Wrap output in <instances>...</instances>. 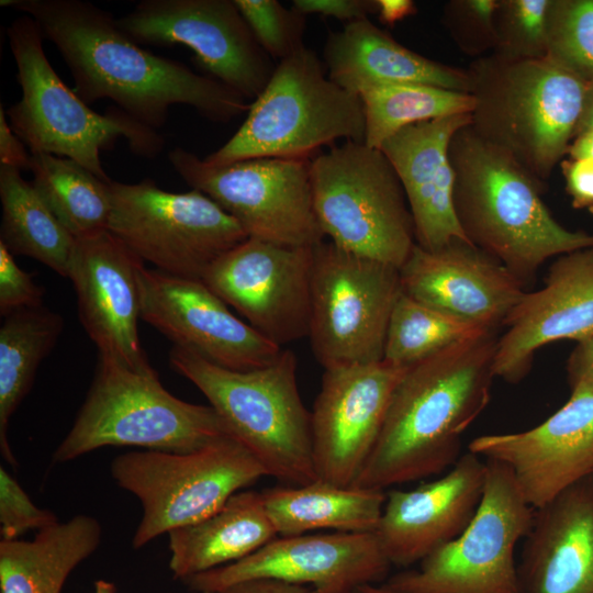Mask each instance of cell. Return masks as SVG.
I'll list each match as a JSON object with an SVG mask.
<instances>
[{"label":"cell","instance_id":"cell-1","mask_svg":"<svg viewBox=\"0 0 593 593\" xmlns=\"http://www.w3.org/2000/svg\"><path fill=\"white\" fill-rule=\"evenodd\" d=\"M32 18L66 61L87 104L110 99L137 122L157 130L175 104L213 122L248 111L247 99L217 79L142 48L114 16L81 0H2Z\"/></svg>","mask_w":593,"mask_h":593},{"label":"cell","instance_id":"cell-20","mask_svg":"<svg viewBox=\"0 0 593 593\" xmlns=\"http://www.w3.org/2000/svg\"><path fill=\"white\" fill-rule=\"evenodd\" d=\"M468 450L506 466L525 501L537 510L593 474V393L573 390L539 425L478 436Z\"/></svg>","mask_w":593,"mask_h":593},{"label":"cell","instance_id":"cell-23","mask_svg":"<svg viewBox=\"0 0 593 593\" xmlns=\"http://www.w3.org/2000/svg\"><path fill=\"white\" fill-rule=\"evenodd\" d=\"M401 290L427 305L488 329H499L525 284L466 240L427 250L417 244L399 269Z\"/></svg>","mask_w":593,"mask_h":593},{"label":"cell","instance_id":"cell-11","mask_svg":"<svg viewBox=\"0 0 593 593\" xmlns=\"http://www.w3.org/2000/svg\"><path fill=\"white\" fill-rule=\"evenodd\" d=\"M108 231L157 270L201 280L223 254L248 238L242 226L203 192L163 190L150 178L109 182Z\"/></svg>","mask_w":593,"mask_h":593},{"label":"cell","instance_id":"cell-22","mask_svg":"<svg viewBox=\"0 0 593 593\" xmlns=\"http://www.w3.org/2000/svg\"><path fill=\"white\" fill-rule=\"evenodd\" d=\"M493 361L495 378L518 383L535 354L558 340L593 334V247L555 258L541 288L526 292L505 320Z\"/></svg>","mask_w":593,"mask_h":593},{"label":"cell","instance_id":"cell-33","mask_svg":"<svg viewBox=\"0 0 593 593\" xmlns=\"http://www.w3.org/2000/svg\"><path fill=\"white\" fill-rule=\"evenodd\" d=\"M29 169L37 194L76 238L108 230L109 182L69 158L31 154Z\"/></svg>","mask_w":593,"mask_h":593},{"label":"cell","instance_id":"cell-21","mask_svg":"<svg viewBox=\"0 0 593 593\" xmlns=\"http://www.w3.org/2000/svg\"><path fill=\"white\" fill-rule=\"evenodd\" d=\"M143 264L107 230L76 239L67 276L77 294L81 324L99 356L137 370L153 368L138 335L137 275Z\"/></svg>","mask_w":593,"mask_h":593},{"label":"cell","instance_id":"cell-44","mask_svg":"<svg viewBox=\"0 0 593 593\" xmlns=\"http://www.w3.org/2000/svg\"><path fill=\"white\" fill-rule=\"evenodd\" d=\"M567 374L571 391L593 393V334L578 342L567 360Z\"/></svg>","mask_w":593,"mask_h":593},{"label":"cell","instance_id":"cell-49","mask_svg":"<svg viewBox=\"0 0 593 593\" xmlns=\"http://www.w3.org/2000/svg\"><path fill=\"white\" fill-rule=\"evenodd\" d=\"M585 131H593V83H589L575 135Z\"/></svg>","mask_w":593,"mask_h":593},{"label":"cell","instance_id":"cell-35","mask_svg":"<svg viewBox=\"0 0 593 593\" xmlns=\"http://www.w3.org/2000/svg\"><path fill=\"white\" fill-rule=\"evenodd\" d=\"M488 328L399 294L389 320L383 361L409 368Z\"/></svg>","mask_w":593,"mask_h":593},{"label":"cell","instance_id":"cell-45","mask_svg":"<svg viewBox=\"0 0 593 593\" xmlns=\"http://www.w3.org/2000/svg\"><path fill=\"white\" fill-rule=\"evenodd\" d=\"M31 155L24 143L13 132L5 118L3 108L0 109V165L18 169L29 168Z\"/></svg>","mask_w":593,"mask_h":593},{"label":"cell","instance_id":"cell-5","mask_svg":"<svg viewBox=\"0 0 593 593\" xmlns=\"http://www.w3.org/2000/svg\"><path fill=\"white\" fill-rule=\"evenodd\" d=\"M169 361L203 393L267 475L291 486L318 480L311 412L300 395L293 351L282 349L270 365L249 371L220 367L176 346Z\"/></svg>","mask_w":593,"mask_h":593},{"label":"cell","instance_id":"cell-48","mask_svg":"<svg viewBox=\"0 0 593 593\" xmlns=\"http://www.w3.org/2000/svg\"><path fill=\"white\" fill-rule=\"evenodd\" d=\"M567 155L568 158L593 161V131L577 134L569 145Z\"/></svg>","mask_w":593,"mask_h":593},{"label":"cell","instance_id":"cell-36","mask_svg":"<svg viewBox=\"0 0 593 593\" xmlns=\"http://www.w3.org/2000/svg\"><path fill=\"white\" fill-rule=\"evenodd\" d=\"M546 58L593 83V0H551Z\"/></svg>","mask_w":593,"mask_h":593},{"label":"cell","instance_id":"cell-24","mask_svg":"<svg viewBox=\"0 0 593 593\" xmlns=\"http://www.w3.org/2000/svg\"><path fill=\"white\" fill-rule=\"evenodd\" d=\"M485 474V460L468 450L439 478L387 493L376 534L390 563H418L459 536L478 510Z\"/></svg>","mask_w":593,"mask_h":593},{"label":"cell","instance_id":"cell-32","mask_svg":"<svg viewBox=\"0 0 593 593\" xmlns=\"http://www.w3.org/2000/svg\"><path fill=\"white\" fill-rule=\"evenodd\" d=\"M0 243L67 278L76 238L61 225L20 169L0 165Z\"/></svg>","mask_w":593,"mask_h":593},{"label":"cell","instance_id":"cell-51","mask_svg":"<svg viewBox=\"0 0 593 593\" xmlns=\"http://www.w3.org/2000/svg\"><path fill=\"white\" fill-rule=\"evenodd\" d=\"M116 589L112 582L98 580L94 583V593H115Z\"/></svg>","mask_w":593,"mask_h":593},{"label":"cell","instance_id":"cell-6","mask_svg":"<svg viewBox=\"0 0 593 593\" xmlns=\"http://www.w3.org/2000/svg\"><path fill=\"white\" fill-rule=\"evenodd\" d=\"M21 99L7 110L10 126L31 154H51L80 164L104 181L101 152L123 137L131 150L152 158L164 148V137L121 110L94 112L55 72L43 49V35L29 15L7 29Z\"/></svg>","mask_w":593,"mask_h":593},{"label":"cell","instance_id":"cell-15","mask_svg":"<svg viewBox=\"0 0 593 593\" xmlns=\"http://www.w3.org/2000/svg\"><path fill=\"white\" fill-rule=\"evenodd\" d=\"M118 24L137 44L189 47L211 77L247 100L276 67L234 0H143Z\"/></svg>","mask_w":593,"mask_h":593},{"label":"cell","instance_id":"cell-9","mask_svg":"<svg viewBox=\"0 0 593 593\" xmlns=\"http://www.w3.org/2000/svg\"><path fill=\"white\" fill-rule=\"evenodd\" d=\"M313 205L335 246L400 269L416 245L412 213L379 148L345 141L311 158Z\"/></svg>","mask_w":593,"mask_h":593},{"label":"cell","instance_id":"cell-8","mask_svg":"<svg viewBox=\"0 0 593 593\" xmlns=\"http://www.w3.org/2000/svg\"><path fill=\"white\" fill-rule=\"evenodd\" d=\"M360 97L334 81L317 54L301 47L279 61L237 132L204 158L211 166L261 158H311L337 139L365 141Z\"/></svg>","mask_w":593,"mask_h":593},{"label":"cell","instance_id":"cell-31","mask_svg":"<svg viewBox=\"0 0 593 593\" xmlns=\"http://www.w3.org/2000/svg\"><path fill=\"white\" fill-rule=\"evenodd\" d=\"M64 320L44 305L4 317L0 327V448L4 460L16 466L8 441V425L29 393L36 371L56 345Z\"/></svg>","mask_w":593,"mask_h":593},{"label":"cell","instance_id":"cell-52","mask_svg":"<svg viewBox=\"0 0 593 593\" xmlns=\"http://www.w3.org/2000/svg\"><path fill=\"white\" fill-rule=\"evenodd\" d=\"M197 593H215V592H210V591H199Z\"/></svg>","mask_w":593,"mask_h":593},{"label":"cell","instance_id":"cell-28","mask_svg":"<svg viewBox=\"0 0 593 593\" xmlns=\"http://www.w3.org/2000/svg\"><path fill=\"white\" fill-rule=\"evenodd\" d=\"M276 537L261 492L242 490L205 518L168 533L169 568L184 581L236 562Z\"/></svg>","mask_w":593,"mask_h":593},{"label":"cell","instance_id":"cell-19","mask_svg":"<svg viewBox=\"0 0 593 593\" xmlns=\"http://www.w3.org/2000/svg\"><path fill=\"white\" fill-rule=\"evenodd\" d=\"M406 369L383 360L324 369L311 412L313 459L320 480L355 485Z\"/></svg>","mask_w":593,"mask_h":593},{"label":"cell","instance_id":"cell-14","mask_svg":"<svg viewBox=\"0 0 593 593\" xmlns=\"http://www.w3.org/2000/svg\"><path fill=\"white\" fill-rule=\"evenodd\" d=\"M168 158L191 189L217 203L248 237L294 247L324 240L313 205L311 158L261 157L211 166L181 147Z\"/></svg>","mask_w":593,"mask_h":593},{"label":"cell","instance_id":"cell-29","mask_svg":"<svg viewBox=\"0 0 593 593\" xmlns=\"http://www.w3.org/2000/svg\"><path fill=\"white\" fill-rule=\"evenodd\" d=\"M101 537L98 519L80 514L38 530L32 540H1V593H60L68 575L96 551Z\"/></svg>","mask_w":593,"mask_h":593},{"label":"cell","instance_id":"cell-12","mask_svg":"<svg viewBox=\"0 0 593 593\" xmlns=\"http://www.w3.org/2000/svg\"><path fill=\"white\" fill-rule=\"evenodd\" d=\"M484 460V489L469 525L416 569L393 575L388 586L401 593H519L515 549L535 510L506 466Z\"/></svg>","mask_w":593,"mask_h":593},{"label":"cell","instance_id":"cell-43","mask_svg":"<svg viewBox=\"0 0 593 593\" xmlns=\"http://www.w3.org/2000/svg\"><path fill=\"white\" fill-rule=\"evenodd\" d=\"M559 165L573 208L585 209L593 214V161L567 158Z\"/></svg>","mask_w":593,"mask_h":593},{"label":"cell","instance_id":"cell-41","mask_svg":"<svg viewBox=\"0 0 593 593\" xmlns=\"http://www.w3.org/2000/svg\"><path fill=\"white\" fill-rule=\"evenodd\" d=\"M44 289L35 283L32 273L24 271L14 256L0 243V314L43 305Z\"/></svg>","mask_w":593,"mask_h":593},{"label":"cell","instance_id":"cell-30","mask_svg":"<svg viewBox=\"0 0 593 593\" xmlns=\"http://www.w3.org/2000/svg\"><path fill=\"white\" fill-rule=\"evenodd\" d=\"M261 494L278 536L317 529L374 533L387 500L381 490L339 486L320 479L304 485L276 486Z\"/></svg>","mask_w":593,"mask_h":593},{"label":"cell","instance_id":"cell-38","mask_svg":"<svg viewBox=\"0 0 593 593\" xmlns=\"http://www.w3.org/2000/svg\"><path fill=\"white\" fill-rule=\"evenodd\" d=\"M261 48L278 63L303 44L305 15L277 0H234Z\"/></svg>","mask_w":593,"mask_h":593},{"label":"cell","instance_id":"cell-13","mask_svg":"<svg viewBox=\"0 0 593 593\" xmlns=\"http://www.w3.org/2000/svg\"><path fill=\"white\" fill-rule=\"evenodd\" d=\"M400 293L398 268L329 240L314 246L307 337L320 365L329 369L381 361Z\"/></svg>","mask_w":593,"mask_h":593},{"label":"cell","instance_id":"cell-40","mask_svg":"<svg viewBox=\"0 0 593 593\" xmlns=\"http://www.w3.org/2000/svg\"><path fill=\"white\" fill-rule=\"evenodd\" d=\"M57 516L37 507L19 482L0 467V534L2 540H16L27 530H42L58 523Z\"/></svg>","mask_w":593,"mask_h":593},{"label":"cell","instance_id":"cell-3","mask_svg":"<svg viewBox=\"0 0 593 593\" xmlns=\"http://www.w3.org/2000/svg\"><path fill=\"white\" fill-rule=\"evenodd\" d=\"M454 206L468 240L525 286L549 259L593 247V234L571 231L545 204V184L469 125L449 145Z\"/></svg>","mask_w":593,"mask_h":593},{"label":"cell","instance_id":"cell-25","mask_svg":"<svg viewBox=\"0 0 593 593\" xmlns=\"http://www.w3.org/2000/svg\"><path fill=\"white\" fill-rule=\"evenodd\" d=\"M470 123L471 115L466 113L411 124L379 148L400 179L416 244L424 249H438L454 240L469 242L455 212L449 145L454 135Z\"/></svg>","mask_w":593,"mask_h":593},{"label":"cell","instance_id":"cell-4","mask_svg":"<svg viewBox=\"0 0 593 593\" xmlns=\"http://www.w3.org/2000/svg\"><path fill=\"white\" fill-rule=\"evenodd\" d=\"M467 72L470 126L545 184L575 135L589 83L547 58L493 53L475 58Z\"/></svg>","mask_w":593,"mask_h":593},{"label":"cell","instance_id":"cell-2","mask_svg":"<svg viewBox=\"0 0 593 593\" xmlns=\"http://www.w3.org/2000/svg\"><path fill=\"white\" fill-rule=\"evenodd\" d=\"M499 329L457 343L409 367L355 488H387L446 472L461 436L486 407Z\"/></svg>","mask_w":593,"mask_h":593},{"label":"cell","instance_id":"cell-18","mask_svg":"<svg viewBox=\"0 0 593 593\" xmlns=\"http://www.w3.org/2000/svg\"><path fill=\"white\" fill-rule=\"evenodd\" d=\"M137 282L141 318L176 347L237 371L266 367L282 350L234 315L202 280L146 269L143 264Z\"/></svg>","mask_w":593,"mask_h":593},{"label":"cell","instance_id":"cell-39","mask_svg":"<svg viewBox=\"0 0 593 593\" xmlns=\"http://www.w3.org/2000/svg\"><path fill=\"white\" fill-rule=\"evenodd\" d=\"M500 0H450L443 9V23L458 48L475 58L495 47V13Z\"/></svg>","mask_w":593,"mask_h":593},{"label":"cell","instance_id":"cell-7","mask_svg":"<svg viewBox=\"0 0 593 593\" xmlns=\"http://www.w3.org/2000/svg\"><path fill=\"white\" fill-rule=\"evenodd\" d=\"M227 435L211 405L176 398L154 368L137 370L99 356L85 402L53 459L67 462L108 446L189 452Z\"/></svg>","mask_w":593,"mask_h":593},{"label":"cell","instance_id":"cell-17","mask_svg":"<svg viewBox=\"0 0 593 593\" xmlns=\"http://www.w3.org/2000/svg\"><path fill=\"white\" fill-rule=\"evenodd\" d=\"M391 563L374 533L278 536L251 555L184 580L220 593L235 584L273 579L306 585L312 593H351L382 580Z\"/></svg>","mask_w":593,"mask_h":593},{"label":"cell","instance_id":"cell-10","mask_svg":"<svg viewBox=\"0 0 593 593\" xmlns=\"http://www.w3.org/2000/svg\"><path fill=\"white\" fill-rule=\"evenodd\" d=\"M110 471L115 483L142 505L132 540L135 549L205 518L234 494L267 475L231 435L189 452L128 451L112 460Z\"/></svg>","mask_w":593,"mask_h":593},{"label":"cell","instance_id":"cell-42","mask_svg":"<svg viewBox=\"0 0 593 593\" xmlns=\"http://www.w3.org/2000/svg\"><path fill=\"white\" fill-rule=\"evenodd\" d=\"M291 8L302 13L353 22L377 13L376 0H293Z\"/></svg>","mask_w":593,"mask_h":593},{"label":"cell","instance_id":"cell-27","mask_svg":"<svg viewBox=\"0 0 593 593\" xmlns=\"http://www.w3.org/2000/svg\"><path fill=\"white\" fill-rule=\"evenodd\" d=\"M323 57L328 78L358 97L376 87L402 83L470 92L467 70L411 51L369 18L348 22L340 31L331 32Z\"/></svg>","mask_w":593,"mask_h":593},{"label":"cell","instance_id":"cell-16","mask_svg":"<svg viewBox=\"0 0 593 593\" xmlns=\"http://www.w3.org/2000/svg\"><path fill=\"white\" fill-rule=\"evenodd\" d=\"M313 249L248 237L213 261L201 280L282 347L309 336Z\"/></svg>","mask_w":593,"mask_h":593},{"label":"cell","instance_id":"cell-46","mask_svg":"<svg viewBox=\"0 0 593 593\" xmlns=\"http://www.w3.org/2000/svg\"><path fill=\"white\" fill-rule=\"evenodd\" d=\"M220 593H312V590L306 585L273 579H256L235 584Z\"/></svg>","mask_w":593,"mask_h":593},{"label":"cell","instance_id":"cell-26","mask_svg":"<svg viewBox=\"0 0 593 593\" xmlns=\"http://www.w3.org/2000/svg\"><path fill=\"white\" fill-rule=\"evenodd\" d=\"M519 593H593V474L534 511Z\"/></svg>","mask_w":593,"mask_h":593},{"label":"cell","instance_id":"cell-50","mask_svg":"<svg viewBox=\"0 0 593 593\" xmlns=\"http://www.w3.org/2000/svg\"><path fill=\"white\" fill-rule=\"evenodd\" d=\"M351 593H401L398 592L387 584L384 585H377V583L371 584H365L357 589H355Z\"/></svg>","mask_w":593,"mask_h":593},{"label":"cell","instance_id":"cell-47","mask_svg":"<svg viewBox=\"0 0 593 593\" xmlns=\"http://www.w3.org/2000/svg\"><path fill=\"white\" fill-rule=\"evenodd\" d=\"M376 15L382 24L388 26H393L417 12L416 4L412 0H376Z\"/></svg>","mask_w":593,"mask_h":593},{"label":"cell","instance_id":"cell-37","mask_svg":"<svg viewBox=\"0 0 593 593\" xmlns=\"http://www.w3.org/2000/svg\"><path fill=\"white\" fill-rule=\"evenodd\" d=\"M551 0H500L493 54L507 59L547 55V20Z\"/></svg>","mask_w":593,"mask_h":593},{"label":"cell","instance_id":"cell-34","mask_svg":"<svg viewBox=\"0 0 593 593\" xmlns=\"http://www.w3.org/2000/svg\"><path fill=\"white\" fill-rule=\"evenodd\" d=\"M365 113V141L380 148L401 128L425 121L471 113L470 93L421 83L381 86L360 94Z\"/></svg>","mask_w":593,"mask_h":593}]
</instances>
